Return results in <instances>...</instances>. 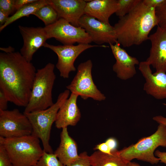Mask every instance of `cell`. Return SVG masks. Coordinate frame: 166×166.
I'll return each mask as SVG.
<instances>
[{"mask_svg":"<svg viewBox=\"0 0 166 166\" xmlns=\"http://www.w3.org/2000/svg\"><path fill=\"white\" fill-rule=\"evenodd\" d=\"M19 52L0 53V89L15 105L26 107L36 73Z\"/></svg>","mask_w":166,"mask_h":166,"instance_id":"obj_1","label":"cell"},{"mask_svg":"<svg viewBox=\"0 0 166 166\" xmlns=\"http://www.w3.org/2000/svg\"><path fill=\"white\" fill-rule=\"evenodd\" d=\"M141 2L113 26L117 42L124 47L139 45L148 40L152 30L158 26L156 9Z\"/></svg>","mask_w":166,"mask_h":166,"instance_id":"obj_2","label":"cell"},{"mask_svg":"<svg viewBox=\"0 0 166 166\" xmlns=\"http://www.w3.org/2000/svg\"><path fill=\"white\" fill-rule=\"evenodd\" d=\"M0 144L14 166H34L44 151L39 139L32 135L10 138L0 136Z\"/></svg>","mask_w":166,"mask_h":166,"instance_id":"obj_3","label":"cell"},{"mask_svg":"<svg viewBox=\"0 0 166 166\" xmlns=\"http://www.w3.org/2000/svg\"><path fill=\"white\" fill-rule=\"evenodd\" d=\"M55 65L51 63L37 71L29 102L24 113L45 110L52 106V91L56 78Z\"/></svg>","mask_w":166,"mask_h":166,"instance_id":"obj_4","label":"cell"},{"mask_svg":"<svg viewBox=\"0 0 166 166\" xmlns=\"http://www.w3.org/2000/svg\"><path fill=\"white\" fill-rule=\"evenodd\" d=\"M156 131L147 137H143L135 144L118 151L121 158L128 163L134 159L152 164L160 162L154 156L155 149L159 146L166 148V127L159 124Z\"/></svg>","mask_w":166,"mask_h":166,"instance_id":"obj_5","label":"cell"},{"mask_svg":"<svg viewBox=\"0 0 166 166\" xmlns=\"http://www.w3.org/2000/svg\"><path fill=\"white\" fill-rule=\"evenodd\" d=\"M70 92L66 89L61 93L55 103L45 110L29 113L23 112L32 125V135L41 140L43 149L47 152L53 153L49 143L51 127L55 121L60 107L68 98Z\"/></svg>","mask_w":166,"mask_h":166,"instance_id":"obj_6","label":"cell"},{"mask_svg":"<svg viewBox=\"0 0 166 166\" xmlns=\"http://www.w3.org/2000/svg\"><path fill=\"white\" fill-rule=\"evenodd\" d=\"M93 63L91 60L81 63L77 68V73L70 83L66 86L71 93L76 94L84 100L91 98L101 101L106 97L97 88L92 75Z\"/></svg>","mask_w":166,"mask_h":166,"instance_id":"obj_7","label":"cell"},{"mask_svg":"<svg viewBox=\"0 0 166 166\" xmlns=\"http://www.w3.org/2000/svg\"><path fill=\"white\" fill-rule=\"evenodd\" d=\"M32 128L29 119L17 109L0 110V136L5 138L32 135Z\"/></svg>","mask_w":166,"mask_h":166,"instance_id":"obj_8","label":"cell"},{"mask_svg":"<svg viewBox=\"0 0 166 166\" xmlns=\"http://www.w3.org/2000/svg\"><path fill=\"white\" fill-rule=\"evenodd\" d=\"M44 28L48 39L54 38L64 45H73L76 43L89 44L92 42L91 37L84 29L74 26L63 18H59Z\"/></svg>","mask_w":166,"mask_h":166,"instance_id":"obj_9","label":"cell"},{"mask_svg":"<svg viewBox=\"0 0 166 166\" xmlns=\"http://www.w3.org/2000/svg\"><path fill=\"white\" fill-rule=\"evenodd\" d=\"M43 46L51 49L57 55L58 60L56 67L59 71L60 76L64 78H68L70 72L76 70L74 63L82 53L92 47H105L85 44L55 45L46 42Z\"/></svg>","mask_w":166,"mask_h":166,"instance_id":"obj_10","label":"cell"},{"mask_svg":"<svg viewBox=\"0 0 166 166\" xmlns=\"http://www.w3.org/2000/svg\"><path fill=\"white\" fill-rule=\"evenodd\" d=\"M79 26L84 29L91 37L92 42L101 45L113 44L117 39L113 26L84 14L79 21Z\"/></svg>","mask_w":166,"mask_h":166,"instance_id":"obj_11","label":"cell"},{"mask_svg":"<svg viewBox=\"0 0 166 166\" xmlns=\"http://www.w3.org/2000/svg\"><path fill=\"white\" fill-rule=\"evenodd\" d=\"M150 66L146 61L139 64V69L145 80L143 89L156 99L166 98V74L161 71L152 73Z\"/></svg>","mask_w":166,"mask_h":166,"instance_id":"obj_12","label":"cell"},{"mask_svg":"<svg viewBox=\"0 0 166 166\" xmlns=\"http://www.w3.org/2000/svg\"><path fill=\"white\" fill-rule=\"evenodd\" d=\"M18 27L23 41L20 53L27 61L31 62L35 53L44 46L48 39L47 33L44 27L21 26H19Z\"/></svg>","mask_w":166,"mask_h":166,"instance_id":"obj_13","label":"cell"},{"mask_svg":"<svg viewBox=\"0 0 166 166\" xmlns=\"http://www.w3.org/2000/svg\"><path fill=\"white\" fill-rule=\"evenodd\" d=\"M151 44L146 61L156 71L166 72V31L157 26L155 32L149 35Z\"/></svg>","mask_w":166,"mask_h":166,"instance_id":"obj_14","label":"cell"},{"mask_svg":"<svg viewBox=\"0 0 166 166\" xmlns=\"http://www.w3.org/2000/svg\"><path fill=\"white\" fill-rule=\"evenodd\" d=\"M109 45L116 60L113 69L117 77L123 80L132 77L136 73L135 66L139 64L138 60L129 55L117 42Z\"/></svg>","mask_w":166,"mask_h":166,"instance_id":"obj_15","label":"cell"},{"mask_svg":"<svg viewBox=\"0 0 166 166\" xmlns=\"http://www.w3.org/2000/svg\"><path fill=\"white\" fill-rule=\"evenodd\" d=\"M49 4L57 12L59 18H63L78 27L79 21L85 14L86 4L83 0H48Z\"/></svg>","mask_w":166,"mask_h":166,"instance_id":"obj_16","label":"cell"},{"mask_svg":"<svg viewBox=\"0 0 166 166\" xmlns=\"http://www.w3.org/2000/svg\"><path fill=\"white\" fill-rule=\"evenodd\" d=\"M79 96L71 93L70 96L62 105L57 115L55 125L58 128L75 126L80 120L81 113L77 104Z\"/></svg>","mask_w":166,"mask_h":166,"instance_id":"obj_17","label":"cell"},{"mask_svg":"<svg viewBox=\"0 0 166 166\" xmlns=\"http://www.w3.org/2000/svg\"><path fill=\"white\" fill-rule=\"evenodd\" d=\"M85 14L109 24V18L119 8L118 0H85Z\"/></svg>","mask_w":166,"mask_h":166,"instance_id":"obj_18","label":"cell"},{"mask_svg":"<svg viewBox=\"0 0 166 166\" xmlns=\"http://www.w3.org/2000/svg\"><path fill=\"white\" fill-rule=\"evenodd\" d=\"M54 153L65 166L69 165L79 157L77 144L69 135L67 128L62 129L59 145Z\"/></svg>","mask_w":166,"mask_h":166,"instance_id":"obj_19","label":"cell"},{"mask_svg":"<svg viewBox=\"0 0 166 166\" xmlns=\"http://www.w3.org/2000/svg\"><path fill=\"white\" fill-rule=\"evenodd\" d=\"M89 158L91 166H128L117 149L112 151L110 154L97 150L89 156Z\"/></svg>","mask_w":166,"mask_h":166,"instance_id":"obj_20","label":"cell"},{"mask_svg":"<svg viewBox=\"0 0 166 166\" xmlns=\"http://www.w3.org/2000/svg\"><path fill=\"white\" fill-rule=\"evenodd\" d=\"M48 4V0H37L34 2L22 7L17 10L10 17L3 25L0 26V31H2L8 25L18 19L24 17L28 16L30 14H33L38 9Z\"/></svg>","mask_w":166,"mask_h":166,"instance_id":"obj_21","label":"cell"},{"mask_svg":"<svg viewBox=\"0 0 166 166\" xmlns=\"http://www.w3.org/2000/svg\"><path fill=\"white\" fill-rule=\"evenodd\" d=\"M33 15L42 20L45 26L54 23L59 19L55 10L49 4L40 8Z\"/></svg>","mask_w":166,"mask_h":166,"instance_id":"obj_22","label":"cell"},{"mask_svg":"<svg viewBox=\"0 0 166 166\" xmlns=\"http://www.w3.org/2000/svg\"><path fill=\"white\" fill-rule=\"evenodd\" d=\"M142 0H118V9L115 13L119 18L126 15L133 10Z\"/></svg>","mask_w":166,"mask_h":166,"instance_id":"obj_23","label":"cell"},{"mask_svg":"<svg viewBox=\"0 0 166 166\" xmlns=\"http://www.w3.org/2000/svg\"><path fill=\"white\" fill-rule=\"evenodd\" d=\"M34 166H65L53 153L44 151L43 153Z\"/></svg>","mask_w":166,"mask_h":166,"instance_id":"obj_24","label":"cell"},{"mask_svg":"<svg viewBox=\"0 0 166 166\" xmlns=\"http://www.w3.org/2000/svg\"><path fill=\"white\" fill-rule=\"evenodd\" d=\"M158 26L166 31V3L160 8L156 9Z\"/></svg>","mask_w":166,"mask_h":166,"instance_id":"obj_25","label":"cell"},{"mask_svg":"<svg viewBox=\"0 0 166 166\" xmlns=\"http://www.w3.org/2000/svg\"><path fill=\"white\" fill-rule=\"evenodd\" d=\"M15 0H0V10L9 16L16 10L15 7Z\"/></svg>","mask_w":166,"mask_h":166,"instance_id":"obj_26","label":"cell"},{"mask_svg":"<svg viewBox=\"0 0 166 166\" xmlns=\"http://www.w3.org/2000/svg\"><path fill=\"white\" fill-rule=\"evenodd\" d=\"M0 166H14L5 148L0 144Z\"/></svg>","mask_w":166,"mask_h":166,"instance_id":"obj_27","label":"cell"},{"mask_svg":"<svg viewBox=\"0 0 166 166\" xmlns=\"http://www.w3.org/2000/svg\"><path fill=\"white\" fill-rule=\"evenodd\" d=\"M68 166H91L87 153L84 152L79 154V157Z\"/></svg>","mask_w":166,"mask_h":166,"instance_id":"obj_28","label":"cell"},{"mask_svg":"<svg viewBox=\"0 0 166 166\" xmlns=\"http://www.w3.org/2000/svg\"><path fill=\"white\" fill-rule=\"evenodd\" d=\"M142 2L146 6L156 9L163 6L166 3V0H142Z\"/></svg>","mask_w":166,"mask_h":166,"instance_id":"obj_29","label":"cell"},{"mask_svg":"<svg viewBox=\"0 0 166 166\" xmlns=\"http://www.w3.org/2000/svg\"><path fill=\"white\" fill-rule=\"evenodd\" d=\"M8 101L3 92L0 89V110H7Z\"/></svg>","mask_w":166,"mask_h":166,"instance_id":"obj_30","label":"cell"},{"mask_svg":"<svg viewBox=\"0 0 166 166\" xmlns=\"http://www.w3.org/2000/svg\"><path fill=\"white\" fill-rule=\"evenodd\" d=\"M94 149L108 154H111L112 152L105 142L97 144L94 148Z\"/></svg>","mask_w":166,"mask_h":166,"instance_id":"obj_31","label":"cell"},{"mask_svg":"<svg viewBox=\"0 0 166 166\" xmlns=\"http://www.w3.org/2000/svg\"><path fill=\"white\" fill-rule=\"evenodd\" d=\"M37 0H15L14 6L17 10L22 7L36 1Z\"/></svg>","mask_w":166,"mask_h":166,"instance_id":"obj_32","label":"cell"},{"mask_svg":"<svg viewBox=\"0 0 166 166\" xmlns=\"http://www.w3.org/2000/svg\"><path fill=\"white\" fill-rule=\"evenodd\" d=\"M105 142L111 151L117 149V142L115 138L113 137L109 138L107 139Z\"/></svg>","mask_w":166,"mask_h":166,"instance_id":"obj_33","label":"cell"},{"mask_svg":"<svg viewBox=\"0 0 166 166\" xmlns=\"http://www.w3.org/2000/svg\"><path fill=\"white\" fill-rule=\"evenodd\" d=\"M154 155L159 159L160 162L166 164V152H162L156 150L154 152Z\"/></svg>","mask_w":166,"mask_h":166,"instance_id":"obj_34","label":"cell"},{"mask_svg":"<svg viewBox=\"0 0 166 166\" xmlns=\"http://www.w3.org/2000/svg\"><path fill=\"white\" fill-rule=\"evenodd\" d=\"M153 120L159 124H163L166 127V118L161 116H155L153 118Z\"/></svg>","mask_w":166,"mask_h":166,"instance_id":"obj_35","label":"cell"},{"mask_svg":"<svg viewBox=\"0 0 166 166\" xmlns=\"http://www.w3.org/2000/svg\"><path fill=\"white\" fill-rule=\"evenodd\" d=\"M9 16L0 10V26L3 25L7 21Z\"/></svg>","mask_w":166,"mask_h":166,"instance_id":"obj_36","label":"cell"},{"mask_svg":"<svg viewBox=\"0 0 166 166\" xmlns=\"http://www.w3.org/2000/svg\"><path fill=\"white\" fill-rule=\"evenodd\" d=\"M1 50L3 51L5 53H11L14 52V48L11 46H9V47L5 48H0Z\"/></svg>","mask_w":166,"mask_h":166,"instance_id":"obj_37","label":"cell"},{"mask_svg":"<svg viewBox=\"0 0 166 166\" xmlns=\"http://www.w3.org/2000/svg\"><path fill=\"white\" fill-rule=\"evenodd\" d=\"M128 166H141L139 164L135 162H130L128 163Z\"/></svg>","mask_w":166,"mask_h":166,"instance_id":"obj_38","label":"cell"},{"mask_svg":"<svg viewBox=\"0 0 166 166\" xmlns=\"http://www.w3.org/2000/svg\"><path fill=\"white\" fill-rule=\"evenodd\" d=\"M160 166V165H158V166Z\"/></svg>","mask_w":166,"mask_h":166,"instance_id":"obj_39","label":"cell"}]
</instances>
